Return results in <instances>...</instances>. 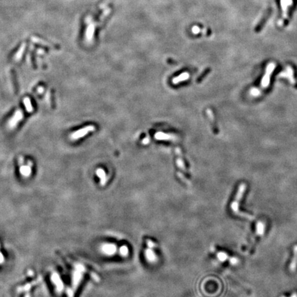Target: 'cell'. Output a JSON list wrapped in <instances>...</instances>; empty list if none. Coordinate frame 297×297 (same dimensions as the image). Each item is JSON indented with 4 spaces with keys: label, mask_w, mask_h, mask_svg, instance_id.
<instances>
[{
    "label": "cell",
    "mask_w": 297,
    "mask_h": 297,
    "mask_svg": "<svg viewBox=\"0 0 297 297\" xmlns=\"http://www.w3.org/2000/svg\"><path fill=\"white\" fill-rule=\"evenodd\" d=\"M245 189H246V184L244 183H242L239 185V186L238 190L237 193H236L235 198L234 199V200L233 201V202L231 203L230 208L232 209V211L233 213H234L236 215L243 217L249 219L250 220H252L255 219L254 216H252L249 215V214L243 213V212L239 211V203L240 201L242 200V199L243 198V194H244Z\"/></svg>",
    "instance_id": "cell-1"
},
{
    "label": "cell",
    "mask_w": 297,
    "mask_h": 297,
    "mask_svg": "<svg viewBox=\"0 0 297 297\" xmlns=\"http://www.w3.org/2000/svg\"><path fill=\"white\" fill-rule=\"evenodd\" d=\"M265 228H266V226H265V224H264V222H262V221H258L256 226V232H255V235L254 237H253L251 241V243H250L249 246H248V248H247V253L252 251V248L254 247L257 239L259 237H262V236L264 235L265 233Z\"/></svg>",
    "instance_id": "cell-2"
},
{
    "label": "cell",
    "mask_w": 297,
    "mask_h": 297,
    "mask_svg": "<svg viewBox=\"0 0 297 297\" xmlns=\"http://www.w3.org/2000/svg\"><path fill=\"white\" fill-rule=\"evenodd\" d=\"M275 67H276V65H275L274 63H270L267 65L266 74H265L261 81V86L263 88H266V87L269 86L270 77H271V74H272V72L274 71Z\"/></svg>",
    "instance_id": "cell-3"
},
{
    "label": "cell",
    "mask_w": 297,
    "mask_h": 297,
    "mask_svg": "<svg viewBox=\"0 0 297 297\" xmlns=\"http://www.w3.org/2000/svg\"><path fill=\"white\" fill-rule=\"evenodd\" d=\"M95 130V127L93 125H89L87 126L86 127L81 129V130H78L77 131H75L72 133V134L70 136V137L72 140H77L79 139L82 137H83L86 135H87V133L91 132V131H93Z\"/></svg>",
    "instance_id": "cell-4"
},
{
    "label": "cell",
    "mask_w": 297,
    "mask_h": 297,
    "mask_svg": "<svg viewBox=\"0 0 297 297\" xmlns=\"http://www.w3.org/2000/svg\"><path fill=\"white\" fill-rule=\"evenodd\" d=\"M23 118V114L22 113V111L20 110L16 111L14 112V115L13 116L11 119H10L8 121V127L10 129H13L15 127L18 125V123L22 120Z\"/></svg>",
    "instance_id": "cell-5"
},
{
    "label": "cell",
    "mask_w": 297,
    "mask_h": 297,
    "mask_svg": "<svg viewBox=\"0 0 297 297\" xmlns=\"http://www.w3.org/2000/svg\"><path fill=\"white\" fill-rule=\"evenodd\" d=\"M271 14H272V8H270L266 12V13L264 14V16L262 17L261 20H260L259 22L257 23V25L255 26V31L256 32V33H259V32H261L262 30V29L264 28L265 25L266 24L267 21L268 20V19L270 18Z\"/></svg>",
    "instance_id": "cell-6"
},
{
    "label": "cell",
    "mask_w": 297,
    "mask_h": 297,
    "mask_svg": "<svg viewBox=\"0 0 297 297\" xmlns=\"http://www.w3.org/2000/svg\"><path fill=\"white\" fill-rule=\"evenodd\" d=\"M279 76L281 77L287 78V79H289V81H290L291 83H292L294 85L296 84V81L294 78L293 69L290 67H287L286 71H284L282 73H281V74H279Z\"/></svg>",
    "instance_id": "cell-7"
},
{
    "label": "cell",
    "mask_w": 297,
    "mask_h": 297,
    "mask_svg": "<svg viewBox=\"0 0 297 297\" xmlns=\"http://www.w3.org/2000/svg\"><path fill=\"white\" fill-rule=\"evenodd\" d=\"M28 163L29 164L26 165V166L21 165L20 169H19L20 170L21 174L25 177H28L31 174V167L33 165V163L30 161H28Z\"/></svg>",
    "instance_id": "cell-8"
},
{
    "label": "cell",
    "mask_w": 297,
    "mask_h": 297,
    "mask_svg": "<svg viewBox=\"0 0 297 297\" xmlns=\"http://www.w3.org/2000/svg\"><path fill=\"white\" fill-rule=\"evenodd\" d=\"M297 267V245L294 247V256L292 260L290 266H289V270L291 272H294Z\"/></svg>",
    "instance_id": "cell-9"
},
{
    "label": "cell",
    "mask_w": 297,
    "mask_h": 297,
    "mask_svg": "<svg viewBox=\"0 0 297 297\" xmlns=\"http://www.w3.org/2000/svg\"><path fill=\"white\" fill-rule=\"evenodd\" d=\"M155 137L158 140H175V138L173 137L171 135L167 134L162 132H158L155 133Z\"/></svg>",
    "instance_id": "cell-10"
},
{
    "label": "cell",
    "mask_w": 297,
    "mask_h": 297,
    "mask_svg": "<svg viewBox=\"0 0 297 297\" xmlns=\"http://www.w3.org/2000/svg\"><path fill=\"white\" fill-rule=\"evenodd\" d=\"M189 78V73L184 72V73H182V74H180L178 77L174 78V79H173V83H174V84H177L181 81H186V80L188 79Z\"/></svg>",
    "instance_id": "cell-11"
},
{
    "label": "cell",
    "mask_w": 297,
    "mask_h": 297,
    "mask_svg": "<svg viewBox=\"0 0 297 297\" xmlns=\"http://www.w3.org/2000/svg\"><path fill=\"white\" fill-rule=\"evenodd\" d=\"M23 103H24V105H25V108L26 109V111H27L28 112H29V113L33 112V106H32L30 100V98H28V97H26V98H24Z\"/></svg>",
    "instance_id": "cell-12"
},
{
    "label": "cell",
    "mask_w": 297,
    "mask_h": 297,
    "mask_svg": "<svg viewBox=\"0 0 297 297\" xmlns=\"http://www.w3.org/2000/svg\"><path fill=\"white\" fill-rule=\"evenodd\" d=\"M23 50H24V45H23L22 47H21L20 49H19V52L17 53L15 57H14V60H15L16 61H18L21 59V57H22Z\"/></svg>",
    "instance_id": "cell-13"
},
{
    "label": "cell",
    "mask_w": 297,
    "mask_h": 297,
    "mask_svg": "<svg viewBox=\"0 0 297 297\" xmlns=\"http://www.w3.org/2000/svg\"><path fill=\"white\" fill-rule=\"evenodd\" d=\"M218 257L220 258V259L221 260V261H225V260L228 259V256L227 254H226L224 252H219Z\"/></svg>",
    "instance_id": "cell-14"
},
{
    "label": "cell",
    "mask_w": 297,
    "mask_h": 297,
    "mask_svg": "<svg viewBox=\"0 0 297 297\" xmlns=\"http://www.w3.org/2000/svg\"><path fill=\"white\" fill-rule=\"evenodd\" d=\"M260 93H261L260 90L259 89L256 88V87H255V88H252L251 90H250V94H251L252 95H253V96H259V95L260 94Z\"/></svg>",
    "instance_id": "cell-15"
},
{
    "label": "cell",
    "mask_w": 297,
    "mask_h": 297,
    "mask_svg": "<svg viewBox=\"0 0 297 297\" xmlns=\"http://www.w3.org/2000/svg\"><path fill=\"white\" fill-rule=\"evenodd\" d=\"M177 164H178V166L182 168V169H184V164L183 161H182V158H181L180 157L177 158Z\"/></svg>",
    "instance_id": "cell-16"
},
{
    "label": "cell",
    "mask_w": 297,
    "mask_h": 297,
    "mask_svg": "<svg viewBox=\"0 0 297 297\" xmlns=\"http://www.w3.org/2000/svg\"><path fill=\"white\" fill-rule=\"evenodd\" d=\"M275 2H276V4L277 6V8L279 9V11H281V0H275Z\"/></svg>",
    "instance_id": "cell-17"
},
{
    "label": "cell",
    "mask_w": 297,
    "mask_h": 297,
    "mask_svg": "<svg viewBox=\"0 0 297 297\" xmlns=\"http://www.w3.org/2000/svg\"><path fill=\"white\" fill-rule=\"evenodd\" d=\"M18 162H19V164L20 165H22L23 164V157H21L20 156L19 158V159H18Z\"/></svg>",
    "instance_id": "cell-18"
},
{
    "label": "cell",
    "mask_w": 297,
    "mask_h": 297,
    "mask_svg": "<svg viewBox=\"0 0 297 297\" xmlns=\"http://www.w3.org/2000/svg\"><path fill=\"white\" fill-rule=\"evenodd\" d=\"M148 142H149V139H148V138H145V139L143 140V141H142V142L144 143V144H147V143H148Z\"/></svg>",
    "instance_id": "cell-19"
},
{
    "label": "cell",
    "mask_w": 297,
    "mask_h": 297,
    "mask_svg": "<svg viewBox=\"0 0 297 297\" xmlns=\"http://www.w3.org/2000/svg\"><path fill=\"white\" fill-rule=\"evenodd\" d=\"M38 92H39V93H42V92H43V88L42 87H39L38 88Z\"/></svg>",
    "instance_id": "cell-20"
},
{
    "label": "cell",
    "mask_w": 297,
    "mask_h": 297,
    "mask_svg": "<svg viewBox=\"0 0 297 297\" xmlns=\"http://www.w3.org/2000/svg\"><path fill=\"white\" fill-rule=\"evenodd\" d=\"M282 297H286V296H282ZM289 297H297V293L296 292H294L292 295L290 296Z\"/></svg>",
    "instance_id": "cell-21"
}]
</instances>
